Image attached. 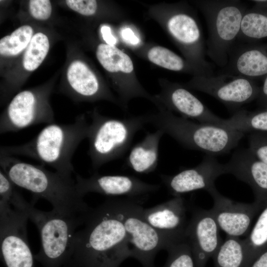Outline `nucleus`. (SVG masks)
<instances>
[{"label":"nucleus","instance_id":"1","mask_svg":"<svg viewBox=\"0 0 267 267\" xmlns=\"http://www.w3.org/2000/svg\"><path fill=\"white\" fill-rule=\"evenodd\" d=\"M121 199L91 208L84 227L73 235L63 267L119 266L131 252L120 211Z\"/></svg>","mask_w":267,"mask_h":267},{"label":"nucleus","instance_id":"2","mask_svg":"<svg viewBox=\"0 0 267 267\" xmlns=\"http://www.w3.org/2000/svg\"><path fill=\"white\" fill-rule=\"evenodd\" d=\"M0 166L15 185L33 194V204L39 198L44 199L51 204L53 211L71 217H86L91 210L78 192L72 177L12 156L0 155Z\"/></svg>","mask_w":267,"mask_h":267},{"label":"nucleus","instance_id":"3","mask_svg":"<svg viewBox=\"0 0 267 267\" xmlns=\"http://www.w3.org/2000/svg\"><path fill=\"white\" fill-rule=\"evenodd\" d=\"M89 127L84 115L70 124H49L26 143L1 146L0 155L29 157L71 178L75 172L72 157L80 143L88 137Z\"/></svg>","mask_w":267,"mask_h":267},{"label":"nucleus","instance_id":"4","mask_svg":"<svg viewBox=\"0 0 267 267\" xmlns=\"http://www.w3.org/2000/svg\"><path fill=\"white\" fill-rule=\"evenodd\" d=\"M147 124L162 131L184 147L215 156L229 152L244 135L241 132L215 125L196 123L162 111L146 116Z\"/></svg>","mask_w":267,"mask_h":267},{"label":"nucleus","instance_id":"5","mask_svg":"<svg viewBox=\"0 0 267 267\" xmlns=\"http://www.w3.org/2000/svg\"><path fill=\"white\" fill-rule=\"evenodd\" d=\"M91 117L87 137L88 154L95 171L123 156L136 133L147 124L146 116L119 119L103 116L94 111Z\"/></svg>","mask_w":267,"mask_h":267},{"label":"nucleus","instance_id":"6","mask_svg":"<svg viewBox=\"0 0 267 267\" xmlns=\"http://www.w3.org/2000/svg\"><path fill=\"white\" fill-rule=\"evenodd\" d=\"M196 3L208 27L206 55L223 68L236 43L246 6L238 0H203Z\"/></svg>","mask_w":267,"mask_h":267},{"label":"nucleus","instance_id":"7","mask_svg":"<svg viewBox=\"0 0 267 267\" xmlns=\"http://www.w3.org/2000/svg\"><path fill=\"white\" fill-rule=\"evenodd\" d=\"M87 216L71 217L53 210L40 211L33 222L39 231L41 242L35 259L43 267L64 266L76 229L84 224Z\"/></svg>","mask_w":267,"mask_h":267},{"label":"nucleus","instance_id":"8","mask_svg":"<svg viewBox=\"0 0 267 267\" xmlns=\"http://www.w3.org/2000/svg\"><path fill=\"white\" fill-rule=\"evenodd\" d=\"M139 197L121 199L120 211L126 231L131 257L143 267H155L156 254L174 244L142 217Z\"/></svg>","mask_w":267,"mask_h":267},{"label":"nucleus","instance_id":"9","mask_svg":"<svg viewBox=\"0 0 267 267\" xmlns=\"http://www.w3.org/2000/svg\"><path fill=\"white\" fill-rule=\"evenodd\" d=\"M26 215L0 205V259L5 267H35L27 236Z\"/></svg>","mask_w":267,"mask_h":267},{"label":"nucleus","instance_id":"10","mask_svg":"<svg viewBox=\"0 0 267 267\" xmlns=\"http://www.w3.org/2000/svg\"><path fill=\"white\" fill-rule=\"evenodd\" d=\"M188 86L213 96L235 112L243 104L258 98L260 91L252 79L225 74L196 76Z\"/></svg>","mask_w":267,"mask_h":267},{"label":"nucleus","instance_id":"11","mask_svg":"<svg viewBox=\"0 0 267 267\" xmlns=\"http://www.w3.org/2000/svg\"><path fill=\"white\" fill-rule=\"evenodd\" d=\"M43 93L25 90L15 95L0 117V134L17 132L37 124L54 123L53 113Z\"/></svg>","mask_w":267,"mask_h":267},{"label":"nucleus","instance_id":"12","mask_svg":"<svg viewBox=\"0 0 267 267\" xmlns=\"http://www.w3.org/2000/svg\"><path fill=\"white\" fill-rule=\"evenodd\" d=\"M219 227L210 210L195 209L185 229L195 267H205L222 244Z\"/></svg>","mask_w":267,"mask_h":267},{"label":"nucleus","instance_id":"13","mask_svg":"<svg viewBox=\"0 0 267 267\" xmlns=\"http://www.w3.org/2000/svg\"><path fill=\"white\" fill-rule=\"evenodd\" d=\"M208 192L214 201L210 211L220 229L228 236L239 238L247 233L253 219L266 205L256 201L251 203L234 202L222 195L215 186Z\"/></svg>","mask_w":267,"mask_h":267},{"label":"nucleus","instance_id":"14","mask_svg":"<svg viewBox=\"0 0 267 267\" xmlns=\"http://www.w3.org/2000/svg\"><path fill=\"white\" fill-rule=\"evenodd\" d=\"M75 182L78 192L83 197L94 192L111 197H142L158 190L160 187L132 176L102 175L96 172L88 178L76 174Z\"/></svg>","mask_w":267,"mask_h":267},{"label":"nucleus","instance_id":"15","mask_svg":"<svg viewBox=\"0 0 267 267\" xmlns=\"http://www.w3.org/2000/svg\"><path fill=\"white\" fill-rule=\"evenodd\" d=\"M226 174L224 164L214 156L206 154L195 167L185 168L174 175H161L160 177L169 192L176 197L197 190L208 192L215 186L216 179Z\"/></svg>","mask_w":267,"mask_h":267},{"label":"nucleus","instance_id":"16","mask_svg":"<svg viewBox=\"0 0 267 267\" xmlns=\"http://www.w3.org/2000/svg\"><path fill=\"white\" fill-rule=\"evenodd\" d=\"M186 207L184 199L174 197L155 206L142 208L143 219L172 243L184 239L186 222Z\"/></svg>","mask_w":267,"mask_h":267},{"label":"nucleus","instance_id":"17","mask_svg":"<svg viewBox=\"0 0 267 267\" xmlns=\"http://www.w3.org/2000/svg\"><path fill=\"white\" fill-rule=\"evenodd\" d=\"M224 165L226 174L233 175L251 187L256 201L267 203V164L248 148L235 151Z\"/></svg>","mask_w":267,"mask_h":267},{"label":"nucleus","instance_id":"18","mask_svg":"<svg viewBox=\"0 0 267 267\" xmlns=\"http://www.w3.org/2000/svg\"><path fill=\"white\" fill-rule=\"evenodd\" d=\"M220 74L240 76L251 79L267 75V45L245 43L231 49L227 65Z\"/></svg>","mask_w":267,"mask_h":267},{"label":"nucleus","instance_id":"19","mask_svg":"<svg viewBox=\"0 0 267 267\" xmlns=\"http://www.w3.org/2000/svg\"><path fill=\"white\" fill-rule=\"evenodd\" d=\"M162 99L169 109L178 113L183 118L219 126L223 121V119L215 115L196 96L180 86L168 87Z\"/></svg>","mask_w":267,"mask_h":267},{"label":"nucleus","instance_id":"20","mask_svg":"<svg viewBox=\"0 0 267 267\" xmlns=\"http://www.w3.org/2000/svg\"><path fill=\"white\" fill-rule=\"evenodd\" d=\"M164 134L160 130L147 133L143 139L131 148L126 166L140 174L154 171L158 163L160 141Z\"/></svg>","mask_w":267,"mask_h":267},{"label":"nucleus","instance_id":"21","mask_svg":"<svg viewBox=\"0 0 267 267\" xmlns=\"http://www.w3.org/2000/svg\"><path fill=\"white\" fill-rule=\"evenodd\" d=\"M67 78L72 91L83 98H95L103 95L95 74L83 62L72 61L68 66Z\"/></svg>","mask_w":267,"mask_h":267},{"label":"nucleus","instance_id":"22","mask_svg":"<svg viewBox=\"0 0 267 267\" xmlns=\"http://www.w3.org/2000/svg\"><path fill=\"white\" fill-rule=\"evenodd\" d=\"M245 260L242 267H250L267 249V203L248 236L243 240Z\"/></svg>","mask_w":267,"mask_h":267},{"label":"nucleus","instance_id":"23","mask_svg":"<svg viewBox=\"0 0 267 267\" xmlns=\"http://www.w3.org/2000/svg\"><path fill=\"white\" fill-rule=\"evenodd\" d=\"M221 127L242 133L267 132V108L256 112L239 109L227 119H223Z\"/></svg>","mask_w":267,"mask_h":267},{"label":"nucleus","instance_id":"24","mask_svg":"<svg viewBox=\"0 0 267 267\" xmlns=\"http://www.w3.org/2000/svg\"><path fill=\"white\" fill-rule=\"evenodd\" d=\"M267 38V9H246L237 41L243 43Z\"/></svg>","mask_w":267,"mask_h":267},{"label":"nucleus","instance_id":"25","mask_svg":"<svg viewBox=\"0 0 267 267\" xmlns=\"http://www.w3.org/2000/svg\"><path fill=\"white\" fill-rule=\"evenodd\" d=\"M96 56L101 65L109 72L130 73L134 70L130 57L115 45L99 44L97 47Z\"/></svg>","mask_w":267,"mask_h":267},{"label":"nucleus","instance_id":"26","mask_svg":"<svg viewBox=\"0 0 267 267\" xmlns=\"http://www.w3.org/2000/svg\"><path fill=\"white\" fill-rule=\"evenodd\" d=\"M15 186L3 171L0 169V204L11 206L15 210L28 216L29 219L33 221L40 210L26 201L17 191Z\"/></svg>","mask_w":267,"mask_h":267},{"label":"nucleus","instance_id":"27","mask_svg":"<svg viewBox=\"0 0 267 267\" xmlns=\"http://www.w3.org/2000/svg\"><path fill=\"white\" fill-rule=\"evenodd\" d=\"M212 258L214 267H242L245 260L243 240L227 236Z\"/></svg>","mask_w":267,"mask_h":267},{"label":"nucleus","instance_id":"28","mask_svg":"<svg viewBox=\"0 0 267 267\" xmlns=\"http://www.w3.org/2000/svg\"><path fill=\"white\" fill-rule=\"evenodd\" d=\"M147 56L150 62L165 69L174 71L188 70L196 76H205L201 71L188 64L180 56L167 48L154 46L148 51Z\"/></svg>","mask_w":267,"mask_h":267},{"label":"nucleus","instance_id":"29","mask_svg":"<svg viewBox=\"0 0 267 267\" xmlns=\"http://www.w3.org/2000/svg\"><path fill=\"white\" fill-rule=\"evenodd\" d=\"M33 29L28 25L21 26L10 35L0 40V54L11 57L17 55L28 46L33 36Z\"/></svg>","mask_w":267,"mask_h":267},{"label":"nucleus","instance_id":"30","mask_svg":"<svg viewBox=\"0 0 267 267\" xmlns=\"http://www.w3.org/2000/svg\"><path fill=\"white\" fill-rule=\"evenodd\" d=\"M49 49V42L46 35L42 32L34 34L23 55L22 64L25 70L33 71L42 63Z\"/></svg>","mask_w":267,"mask_h":267},{"label":"nucleus","instance_id":"31","mask_svg":"<svg viewBox=\"0 0 267 267\" xmlns=\"http://www.w3.org/2000/svg\"><path fill=\"white\" fill-rule=\"evenodd\" d=\"M166 251L168 257L163 267H195L190 246L185 238L171 245Z\"/></svg>","mask_w":267,"mask_h":267},{"label":"nucleus","instance_id":"32","mask_svg":"<svg viewBox=\"0 0 267 267\" xmlns=\"http://www.w3.org/2000/svg\"><path fill=\"white\" fill-rule=\"evenodd\" d=\"M248 141L250 151L259 159L267 164V132H252Z\"/></svg>","mask_w":267,"mask_h":267},{"label":"nucleus","instance_id":"33","mask_svg":"<svg viewBox=\"0 0 267 267\" xmlns=\"http://www.w3.org/2000/svg\"><path fill=\"white\" fill-rule=\"evenodd\" d=\"M29 10L35 19L45 20L51 15L52 5L48 0H31L29 2Z\"/></svg>","mask_w":267,"mask_h":267},{"label":"nucleus","instance_id":"34","mask_svg":"<svg viewBox=\"0 0 267 267\" xmlns=\"http://www.w3.org/2000/svg\"><path fill=\"white\" fill-rule=\"evenodd\" d=\"M65 2L70 9L85 16L93 15L97 8L94 0H67Z\"/></svg>","mask_w":267,"mask_h":267},{"label":"nucleus","instance_id":"35","mask_svg":"<svg viewBox=\"0 0 267 267\" xmlns=\"http://www.w3.org/2000/svg\"><path fill=\"white\" fill-rule=\"evenodd\" d=\"M101 33L106 44L114 45L117 43L116 39L112 35L110 28L107 25H103L101 28Z\"/></svg>","mask_w":267,"mask_h":267},{"label":"nucleus","instance_id":"36","mask_svg":"<svg viewBox=\"0 0 267 267\" xmlns=\"http://www.w3.org/2000/svg\"><path fill=\"white\" fill-rule=\"evenodd\" d=\"M121 35L125 41L132 44H137L139 42V39L130 28H127L123 29L121 32Z\"/></svg>","mask_w":267,"mask_h":267},{"label":"nucleus","instance_id":"37","mask_svg":"<svg viewBox=\"0 0 267 267\" xmlns=\"http://www.w3.org/2000/svg\"><path fill=\"white\" fill-rule=\"evenodd\" d=\"M259 103L267 108V75L265 77L262 87L260 89L258 97Z\"/></svg>","mask_w":267,"mask_h":267},{"label":"nucleus","instance_id":"38","mask_svg":"<svg viewBox=\"0 0 267 267\" xmlns=\"http://www.w3.org/2000/svg\"><path fill=\"white\" fill-rule=\"evenodd\" d=\"M250 267H267V249L254 261Z\"/></svg>","mask_w":267,"mask_h":267},{"label":"nucleus","instance_id":"39","mask_svg":"<svg viewBox=\"0 0 267 267\" xmlns=\"http://www.w3.org/2000/svg\"><path fill=\"white\" fill-rule=\"evenodd\" d=\"M119 266H117V265H111V266H109L107 267H119Z\"/></svg>","mask_w":267,"mask_h":267}]
</instances>
